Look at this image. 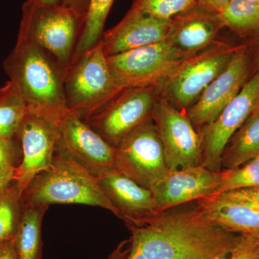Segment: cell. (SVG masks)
I'll return each instance as SVG.
<instances>
[{
  "instance_id": "obj_33",
  "label": "cell",
  "mask_w": 259,
  "mask_h": 259,
  "mask_svg": "<svg viewBox=\"0 0 259 259\" xmlns=\"http://www.w3.org/2000/svg\"><path fill=\"white\" fill-rule=\"evenodd\" d=\"M131 238L121 241L107 259H127L131 251Z\"/></svg>"
},
{
  "instance_id": "obj_19",
  "label": "cell",
  "mask_w": 259,
  "mask_h": 259,
  "mask_svg": "<svg viewBox=\"0 0 259 259\" xmlns=\"http://www.w3.org/2000/svg\"><path fill=\"white\" fill-rule=\"evenodd\" d=\"M174 19L168 40L187 55L207 47L223 27L218 14L196 5Z\"/></svg>"
},
{
  "instance_id": "obj_39",
  "label": "cell",
  "mask_w": 259,
  "mask_h": 259,
  "mask_svg": "<svg viewBox=\"0 0 259 259\" xmlns=\"http://www.w3.org/2000/svg\"><path fill=\"white\" fill-rule=\"evenodd\" d=\"M1 87H2V86H1V84H0V88H1Z\"/></svg>"
},
{
  "instance_id": "obj_28",
  "label": "cell",
  "mask_w": 259,
  "mask_h": 259,
  "mask_svg": "<svg viewBox=\"0 0 259 259\" xmlns=\"http://www.w3.org/2000/svg\"><path fill=\"white\" fill-rule=\"evenodd\" d=\"M226 259H259V233L240 234Z\"/></svg>"
},
{
  "instance_id": "obj_20",
  "label": "cell",
  "mask_w": 259,
  "mask_h": 259,
  "mask_svg": "<svg viewBox=\"0 0 259 259\" xmlns=\"http://www.w3.org/2000/svg\"><path fill=\"white\" fill-rule=\"evenodd\" d=\"M49 207L23 203L18 231L13 239L17 259H41L42 222Z\"/></svg>"
},
{
  "instance_id": "obj_26",
  "label": "cell",
  "mask_w": 259,
  "mask_h": 259,
  "mask_svg": "<svg viewBox=\"0 0 259 259\" xmlns=\"http://www.w3.org/2000/svg\"><path fill=\"white\" fill-rule=\"evenodd\" d=\"M223 179L214 195L259 188V156L232 169H222Z\"/></svg>"
},
{
  "instance_id": "obj_11",
  "label": "cell",
  "mask_w": 259,
  "mask_h": 259,
  "mask_svg": "<svg viewBox=\"0 0 259 259\" xmlns=\"http://www.w3.org/2000/svg\"><path fill=\"white\" fill-rule=\"evenodd\" d=\"M238 49L218 45L187 58L165 79V93L178 106H192Z\"/></svg>"
},
{
  "instance_id": "obj_9",
  "label": "cell",
  "mask_w": 259,
  "mask_h": 259,
  "mask_svg": "<svg viewBox=\"0 0 259 259\" xmlns=\"http://www.w3.org/2000/svg\"><path fill=\"white\" fill-rule=\"evenodd\" d=\"M151 117L164 150L169 171L202 165V139L188 115L165 99L156 100Z\"/></svg>"
},
{
  "instance_id": "obj_7",
  "label": "cell",
  "mask_w": 259,
  "mask_h": 259,
  "mask_svg": "<svg viewBox=\"0 0 259 259\" xmlns=\"http://www.w3.org/2000/svg\"><path fill=\"white\" fill-rule=\"evenodd\" d=\"M115 168L150 190L169 172L151 116L116 147Z\"/></svg>"
},
{
  "instance_id": "obj_16",
  "label": "cell",
  "mask_w": 259,
  "mask_h": 259,
  "mask_svg": "<svg viewBox=\"0 0 259 259\" xmlns=\"http://www.w3.org/2000/svg\"><path fill=\"white\" fill-rule=\"evenodd\" d=\"M223 179V171L199 166L171 171L151 189L158 211L214 195Z\"/></svg>"
},
{
  "instance_id": "obj_25",
  "label": "cell",
  "mask_w": 259,
  "mask_h": 259,
  "mask_svg": "<svg viewBox=\"0 0 259 259\" xmlns=\"http://www.w3.org/2000/svg\"><path fill=\"white\" fill-rule=\"evenodd\" d=\"M223 27L240 32L259 30V3L232 0L218 14Z\"/></svg>"
},
{
  "instance_id": "obj_6",
  "label": "cell",
  "mask_w": 259,
  "mask_h": 259,
  "mask_svg": "<svg viewBox=\"0 0 259 259\" xmlns=\"http://www.w3.org/2000/svg\"><path fill=\"white\" fill-rule=\"evenodd\" d=\"M190 56L169 40L107 57L114 79L122 90L155 86Z\"/></svg>"
},
{
  "instance_id": "obj_23",
  "label": "cell",
  "mask_w": 259,
  "mask_h": 259,
  "mask_svg": "<svg viewBox=\"0 0 259 259\" xmlns=\"http://www.w3.org/2000/svg\"><path fill=\"white\" fill-rule=\"evenodd\" d=\"M113 2L114 0H90L74 57L90 50L101 41L105 22Z\"/></svg>"
},
{
  "instance_id": "obj_10",
  "label": "cell",
  "mask_w": 259,
  "mask_h": 259,
  "mask_svg": "<svg viewBox=\"0 0 259 259\" xmlns=\"http://www.w3.org/2000/svg\"><path fill=\"white\" fill-rule=\"evenodd\" d=\"M259 107V71L243 85L241 91L225 107L217 118L202 127V165L221 171L225 148L235 133Z\"/></svg>"
},
{
  "instance_id": "obj_40",
  "label": "cell",
  "mask_w": 259,
  "mask_h": 259,
  "mask_svg": "<svg viewBox=\"0 0 259 259\" xmlns=\"http://www.w3.org/2000/svg\"><path fill=\"white\" fill-rule=\"evenodd\" d=\"M258 109H259V107H258ZM258 109H257V110H258Z\"/></svg>"
},
{
  "instance_id": "obj_27",
  "label": "cell",
  "mask_w": 259,
  "mask_h": 259,
  "mask_svg": "<svg viewBox=\"0 0 259 259\" xmlns=\"http://www.w3.org/2000/svg\"><path fill=\"white\" fill-rule=\"evenodd\" d=\"M197 0H135L132 8L161 19H173L192 10Z\"/></svg>"
},
{
  "instance_id": "obj_18",
  "label": "cell",
  "mask_w": 259,
  "mask_h": 259,
  "mask_svg": "<svg viewBox=\"0 0 259 259\" xmlns=\"http://www.w3.org/2000/svg\"><path fill=\"white\" fill-rule=\"evenodd\" d=\"M205 215L232 233L237 234L259 233V202L209 196L197 200Z\"/></svg>"
},
{
  "instance_id": "obj_4",
  "label": "cell",
  "mask_w": 259,
  "mask_h": 259,
  "mask_svg": "<svg viewBox=\"0 0 259 259\" xmlns=\"http://www.w3.org/2000/svg\"><path fill=\"white\" fill-rule=\"evenodd\" d=\"M84 18L62 4L26 0L22 6L18 38L34 42L64 71L71 64Z\"/></svg>"
},
{
  "instance_id": "obj_3",
  "label": "cell",
  "mask_w": 259,
  "mask_h": 259,
  "mask_svg": "<svg viewBox=\"0 0 259 259\" xmlns=\"http://www.w3.org/2000/svg\"><path fill=\"white\" fill-rule=\"evenodd\" d=\"M23 203L95 206L122 219L118 209L104 193L98 179L73 160L57 153L51 168L35 177L24 191Z\"/></svg>"
},
{
  "instance_id": "obj_17",
  "label": "cell",
  "mask_w": 259,
  "mask_h": 259,
  "mask_svg": "<svg viewBox=\"0 0 259 259\" xmlns=\"http://www.w3.org/2000/svg\"><path fill=\"white\" fill-rule=\"evenodd\" d=\"M104 193L118 209L122 221H137L158 212L151 190L131 180L117 168L99 177Z\"/></svg>"
},
{
  "instance_id": "obj_30",
  "label": "cell",
  "mask_w": 259,
  "mask_h": 259,
  "mask_svg": "<svg viewBox=\"0 0 259 259\" xmlns=\"http://www.w3.org/2000/svg\"><path fill=\"white\" fill-rule=\"evenodd\" d=\"M221 195L229 198L245 199L259 202V188L247 189L233 192H225Z\"/></svg>"
},
{
  "instance_id": "obj_12",
  "label": "cell",
  "mask_w": 259,
  "mask_h": 259,
  "mask_svg": "<svg viewBox=\"0 0 259 259\" xmlns=\"http://www.w3.org/2000/svg\"><path fill=\"white\" fill-rule=\"evenodd\" d=\"M57 154L69 158L99 178L115 168L116 147L109 144L74 112L59 125Z\"/></svg>"
},
{
  "instance_id": "obj_5",
  "label": "cell",
  "mask_w": 259,
  "mask_h": 259,
  "mask_svg": "<svg viewBox=\"0 0 259 259\" xmlns=\"http://www.w3.org/2000/svg\"><path fill=\"white\" fill-rule=\"evenodd\" d=\"M123 90L110 72L100 42L90 50L74 56L65 71L64 93L68 110L83 121Z\"/></svg>"
},
{
  "instance_id": "obj_2",
  "label": "cell",
  "mask_w": 259,
  "mask_h": 259,
  "mask_svg": "<svg viewBox=\"0 0 259 259\" xmlns=\"http://www.w3.org/2000/svg\"><path fill=\"white\" fill-rule=\"evenodd\" d=\"M3 68L28 113L59 127L69 112L64 93L65 71L60 65L36 44L18 37Z\"/></svg>"
},
{
  "instance_id": "obj_15",
  "label": "cell",
  "mask_w": 259,
  "mask_h": 259,
  "mask_svg": "<svg viewBox=\"0 0 259 259\" xmlns=\"http://www.w3.org/2000/svg\"><path fill=\"white\" fill-rule=\"evenodd\" d=\"M174 19H161L131 8L115 27L104 32L101 42L108 57L167 40L173 28Z\"/></svg>"
},
{
  "instance_id": "obj_14",
  "label": "cell",
  "mask_w": 259,
  "mask_h": 259,
  "mask_svg": "<svg viewBox=\"0 0 259 259\" xmlns=\"http://www.w3.org/2000/svg\"><path fill=\"white\" fill-rule=\"evenodd\" d=\"M248 72L246 54L243 49H239L189 110L187 115L194 127L202 128L217 118L225 107L241 91Z\"/></svg>"
},
{
  "instance_id": "obj_29",
  "label": "cell",
  "mask_w": 259,
  "mask_h": 259,
  "mask_svg": "<svg viewBox=\"0 0 259 259\" xmlns=\"http://www.w3.org/2000/svg\"><path fill=\"white\" fill-rule=\"evenodd\" d=\"M16 139H6L0 137V171L15 168L18 148Z\"/></svg>"
},
{
  "instance_id": "obj_22",
  "label": "cell",
  "mask_w": 259,
  "mask_h": 259,
  "mask_svg": "<svg viewBox=\"0 0 259 259\" xmlns=\"http://www.w3.org/2000/svg\"><path fill=\"white\" fill-rule=\"evenodd\" d=\"M25 102L11 81L0 88V137L18 139L20 125L28 115Z\"/></svg>"
},
{
  "instance_id": "obj_24",
  "label": "cell",
  "mask_w": 259,
  "mask_h": 259,
  "mask_svg": "<svg viewBox=\"0 0 259 259\" xmlns=\"http://www.w3.org/2000/svg\"><path fill=\"white\" fill-rule=\"evenodd\" d=\"M23 194L16 182L0 192V243L14 239L23 210Z\"/></svg>"
},
{
  "instance_id": "obj_34",
  "label": "cell",
  "mask_w": 259,
  "mask_h": 259,
  "mask_svg": "<svg viewBox=\"0 0 259 259\" xmlns=\"http://www.w3.org/2000/svg\"><path fill=\"white\" fill-rule=\"evenodd\" d=\"M15 168L0 171V192L8 188V187L16 182Z\"/></svg>"
},
{
  "instance_id": "obj_31",
  "label": "cell",
  "mask_w": 259,
  "mask_h": 259,
  "mask_svg": "<svg viewBox=\"0 0 259 259\" xmlns=\"http://www.w3.org/2000/svg\"><path fill=\"white\" fill-rule=\"evenodd\" d=\"M232 0H197V5L210 13L219 14Z\"/></svg>"
},
{
  "instance_id": "obj_37",
  "label": "cell",
  "mask_w": 259,
  "mask_h": 259,
  "mask_svg": "<svg viewBox=\"0 0 259 259\" xmlns=\"http://www.w3.org/2000/svg\"><path fill=\"white\" fill-rule=\"evenodd\" d=\"M257 64H258V69L259 71V49L258 51V56H257Z\"/></svg>"
},
{
  "instance_id": "obj_35",
  "label": "cell",
  "mask_w": 259,
  "mask_h": 259,
  "mask_svg": "<svg viewBox=\"0 0 259 259\" xmlns=\"http://www.w3.org/2000/svg\"><path fill=\"white\" fill-rule=\"evenodd\" d=\"M0 259H17L13 239L0 243Z\"/></svg>"
},
{
  "instance_id": "obj_1",
  "label": "cell",
  "mask_w": 259,
  "mask_h": 259,
  "mask_svg": "<svg viewBox=\"0 0 259 259\" xmlns=\"http://www.w3.org/2000/svg\"><path fill=\"white\" fill-rule=\"evenodd\" d=\"M125 223L127 259H226L240 236L209 219L197 201Z\"/></svg>"
},
{
  "instance_id": "obj_21",
  "label": "cell",
  "mask_w": 259,
  "mask_h": 259,
  "mask_svg": "<svg viewBox=\"0 0 259 259\" xmlns=\"http://www.w3.org/2000/svg\"><path fill=\"white\" fill-rule=\"evenodd\" d=\"M259 156V109L235 133L221 158L222 169H232Z\"/></svg>"
},
{
  "instance_id": "obj_8",
  "label": "cell",
  "mask_w": 259,
  "mask_h": 259,
  "mask_svg": "<svg viewBox=\"0 0 259 259\" xmlns=\"http://www.w3.org/2000/svg\"><path fill=\"white\" fill-rule=\"evenodd\" d=\"M156 101L153 86L125 89L84 121L117 147L130 133L151 117Z\"/></svg>"
},
{
  "instance_id": "obj_32",
  "label": "cell",
  "mask_w": 259,
  "mask_h": 259,
  "mask_svg": "<svg viewBox=\"0 0 259 259\" xmlns=\"http://www.w3.org/2000/svg\"><path fill=\"white\" fill-rule=\"evenodd\" d=\"M90 0H62L61 4L74 10L81 17L85 18L90 5Z\"/></svg>"
},
{
  "instance_id": "obj_36",
  "label": "cell",
  "mask_w": 259,
  "mask_h": 259,
  "mask_svg": "<svg viewBox=\"0 0 259 259\" xmlns=\"http://www.w3.org/2000/svg\"><path fill=\"white\" fill-rule=\"evenodd\" d=\"M37 1L42 3V4L56 5L61 4V1H62V0H37Z\"/></svg>"
},
{
  "instance_id": "obj_38",
  "label": "cell",
  "mask_w": 259,
  "mask_h": 259,
  "mask_svg": "<svg viewBox=\"0 0 259 259\" xmlns=\"http://www.w3.org/2000/svg\"><path fill=\"white\" fill-rule=\"evenodd\" d=\"M250 1L255 2V3H259V0H250Z\"/></svg>"
},
{
  "instance_id": "obj_13",
  "label": "cell",
  "mask_w": 259,
  "mask_h": 259,
  "mask_svg": "<svg viewBox=\"0 0 259 259\" xmlns=\"http://www.w3.org/2000/svg\"><path fill=\"white\" fill-rule=\"evenodd\" d=\"M18 139L22 159L15 168L16 183L24 192L35 177L52 166L60 130L52 122L28 113L19 129Z\"/></svg>"
}]
</instances>
